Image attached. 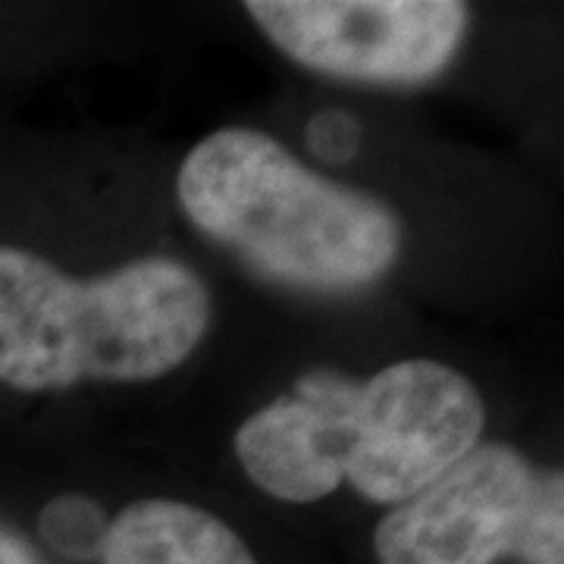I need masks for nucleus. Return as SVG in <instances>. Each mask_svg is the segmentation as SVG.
Segmentation results:
<instances>
[{"instance_id":"1","label":"nucleus","mask_w":564,"mask_h":564,"mask_svg":"<svg viewBox=\"0 0 564 564\" xmlns=\"http://www.w3.org/2000/svg\"><path fill=\"white\" fill-rule=\"evenodd\" d=\"M484 402L440 361H399L370 380L304 373L295 392L236 433L245 474L282 502H317L343 480L364 499L402 505L480 445Z\"/></svg>"},{"instance_id":"2","label":"nucleus","mask_w":564,"mask_h":564,"mask_svg":"<svg viewBox=\"0 0 564 564\" xmlns=\"http://www.w3.org/2000/svg\"><path fill=\"white\" fill-rule=\"evenodd\" d=\"M207 317V289L180 261L144 258L101 280H69L0 245V383L22 392L158 380L195 351Z\"/></svg>"},{"instance_id":"3","label":"nucleus","mask_w":564,"mask_h":564,"mask_svg":"<svg viewBox=\"0 0 564 564\" xmlns=\"http://www.w3.org/2000/svg\"><path fill=\"white\" fill-rule=\"evenodd\" d=\"M176 192L210 239L267 276L311 292L370 285L402 248L386 204L311 173L254 129H223L198 141Z\"/></svg>"},{"instance_id":"4","label":"nucleus","mask_w":564,"mask_h":564,"mask_svg":"<svg viewBox=\"0 0 564 564\" xmlns=\"http://www.w3.org/2000/svg\"><path fill=\"white\" fill-rule=\"evenodd\" d=\"M373 549L380 564H564L562 470H540L511 445H477L386 514Z\"/></svg>"},{"instance_id":"5","label":"nucleus","mask_w":564,"mask_h":564,"mask_svg":"<svg viewBox=\"0 0 564 564\" xmlns=\"http://www.w3.org/2000/svg\"><path fill=\"white\" fill-rule=\"evenodd\" d=\"M248 13L307 69L386 85L440 76L467 29L455 0H251Z\"/></svg>"},{"instance_id":"6","label":"nucleus","mask_w":564,"mask_h":564,"mask_svg":"<svg viewBox=\"0 0 564 564\" xmlns=\"http://www.w3.org/2000/svg\"><path fill=\"white\" fill-rule=\"evenodd\" d=\"M104 564H258L210 511L148 499L129 505L107 530Z\"/></svg>"},{"instance_id":"7","label":"nucleus","mask_w":564,"mask_h":564,"mask_svg":"<svg viewBox=\"0 0 564 564\" xmlns=\"http://www.w3.org/2000/svg\"><path fill=\"white\" fill-rule=\"evenodd\" d=\"M39 530L44 543L61 552L63 558L88 562V558H101L110 524L104 518L101 505L91 502L88 496L69 492L41 508Z\"/></svg>"},{"instance_id":"8","label":"nucleus","mask_w":564,"mask_h":564,"mask_svg":"<svg viewBox=\"0 0 564 564\" xmlns=\"http://www.w3.org/2000/svg\"><path fill=\"white\" fill-rule=\"evenodd\" d=\"M307 148L326 163H348L361 148V126L345 110H321L304 129Z\"/></svg>"},{"instance_id":"9","label":"nucleus","mask_w":564,"mask_h":564,"mask_svg":"<svg viewBox=\"0 0 564 564\" xmlns=\"http://www.w3.org/2000/svg\"><path fill=\"white\" fill-rule=\"evenodd\" d=\"M0 564H39L32 558V552L17 540L10 536L3 527H0Z\"/></svg>"}]
</instances>
